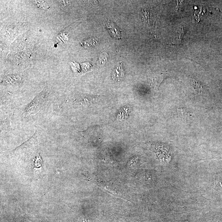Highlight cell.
Instances as JSON below:
<instances>
[{"label":"cell","instance_id":"obj_6","mask_svg":"<svg viewBox=\"0 0 222 222\" xmlns=\"http://www.w3.org/2000/svg\"><path fill=\"white\" fill-rule=\"evenodd\" d=\"M108 57V54L105 52L102 53L100 54L98 61L97 62V65L98 66L103 65L104 64H105V63L107 61Z\"/></svg>","mask_w":222,"mask_h":222},{"label":"cell","instance_id":"obj_2","mask_svg":"<svg viewBox=\"0 0 222 222\" xmlns=\"http://www.w3.org/2000/svg\"><path fill=\"white\" fill-rule=\"evenodd\" d=\"M189 79L193 89L197 93H201L204 92V86L200 81L192 77H190Z\"/></svg>","mask_w":222,"mask_h":222},{"label":"cell","instance_id":"obj_3","mask_svg":"<svg viewBox=\"0 0 222 222\" xmlns=\"http://www.w3.org/2000/svg\"><path fill=\"white\" fill-rule=\"evenodd\" d=\"M98 42L99 40L97 37H91L84 40L81 42V44L84 47H88L95 46Z\"/></svg>","mask_w":222,"mask_h":222},{"label":"cell","instance_id":"obj_8","mask_svg":"<svg viewBox=\"0 0 222 222\" xmlns=\"http://www.w3.org/2000/svg\"><path fill=\"white\" fill-rule=\"evenodd\" d=\"M184 33H185V30L184 29V28H182V31L179 34V36L177 37V40H179V42H180V41L181 42V40H182V39L184 36Z\"/></svg>","mask_w":222,"mask_h":222},{"label":"cell","instance_id":"obj_4","mask_svg":"<svg viewBox=\"0 0 222 222\" xmlns=\"http://www.w3.org/2000/svg\"><path fill=\"white\" fill-rule=\"evenodd\" d=\"M177 110L179 116L183 121H188L191 120V114L184 108H178Z\"/></svg>","mask_w":222,"mask_h":222},{"label":"cell","instance_id":"obj_7","mask_svg":"<svg viewBox=\"0 0 222 222\" xmlns=\"http://www.w3.org/2000/svg\"><path fill=\"white\" fill-rule=\"evenodd\" d=\"M34 2H35V3H36V5H37L39 7L44 9H46L49 8L48 5L47 4H46V3H45L44 1H35Z\"/></svg>","mask_w":222,"mask_h":222},{"label":"cell","instance_id":"obj_5","mask_svg":"<svg viewBox=\"0 0 222 222\" xmlns=\"http://www.w3.org/2000/svg\"><path fill=\"white\" fill-rule=\"evenodd\" d=\"M107 25H108V26L107 25V27H108L109 32L111 36L117 38H120V34L118 33V31L117 30V28H114L113 24H112L111 23L109 22Z\"/></svg>","mask_w":222,"mask_h":222},{"label":"cell","instance_id":"obj_1","mask_svg":"<svg viewBox=\"0 0 222 222\" xmlns=\"http://www.w3.org/2000/svg\"><path fill=\"white\" fill-rule=\"evenodd\" d=\"M124 76V70L122 63H119L113 72L112 78L115 81H121Z\"/></svg>","mask_w":222,"mask_h":222}]
</instances>
